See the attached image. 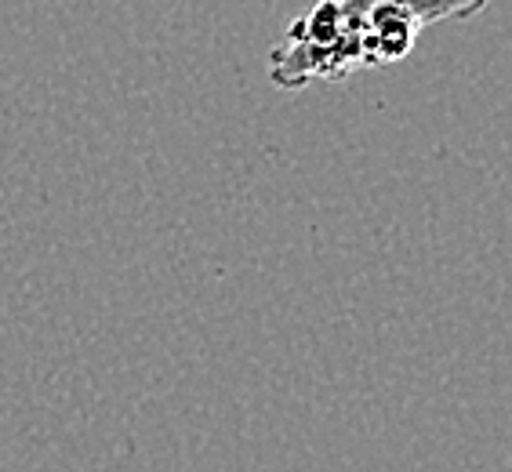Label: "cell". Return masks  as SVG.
<instances>
[{
    "label": "cell",
    "instance_id": "7a4b0ae2",
    "mask_svg": "<svg viewBox=\"0 0 512 472\" xmlns=\"http://www.w3.org/2000/svg\"><path fill=\"white\" fill-rule=\"evenodd\" d=\"M487 0H367L364 11V66H393L407 59L425 26L444 19H469Z\"/></svg>",
    "mask_w": 512,
    "mask_h": 472
},
{
    "label": "cell",
    "instance_id": "6da1fadb",
    "mask_svg": "<svg viewBox=\"0 0 512 472\" xmlns=\"http://www.w3.org/2000/svg\"><path fill=\"white\" fill-rule=\"evenodd\" d=\"M367 0H316L269 55V80L298 91L309 80H345L364 66Z\"/></svg>",
    "mask_w": 512,
    "mask_h": 472
}]
</instances>
